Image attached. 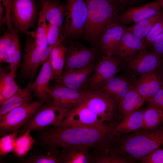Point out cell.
Instances as JSON below:
<instances>
[{"label":"cell","instance_id":"ee69618b","mask_svg":"<svg viewBox=\"0 0 163 163\" xmlns=\"http://www.w3.org/2000/svg\"><path fill=\"white\" fill-rule=\"evenodd\" d=\"M117 6L121 8L125 6L135 0H111Z\"/></svg>","mask_w":163,"mask_h":163},{"label":"cell","instance_id":"f35d334b","mask_svg":"<svg viewBox=\"0 0 163 163\" xmlns=\"http://www.w3.org/2000/svg\"><path fill=\"white\" fill-rule=\"evenodd\" d=\"M163 32V16L154 25L150 31L145 39L146 47L151 46L155 39Z\"/></svg>","mask_w":163,"mask_h":163},{"label":"cell","instance_id":"8d00e7d4","mask_svg":"<svg viewBox=\"0 0 163 163\" xmlns=\"http://www.w3.org/2000/svg\"><path fill=\"white\" fill-rule=\"evenodd\" d=\"M18 133L15 131L3 136L0 140V154L5 156L11 152H13L14 149Z\"/></svg>","mask_w":163,"mask_h":163},{"label":"cell","instance_id":"f6af8a7d","mask_svg":"<svg viewBox=\"0 0 163 163\" xmlns=\"http://www.w3.org/2000/svg\"><path fill=\"white\" fill-rule=\"evenodd\" d=\"M4 6L2 4H0V25L1 29H2L5 24L4 23Z\"/></svg>","mask_w":163,"mask_h":163},{"label":"cell","instance_id":"60d3db41","mask_svg":"<svg viewBox=\"0 0 163 163\" xmlns=\"http://www.w3.org/2000/svg\"><path fill=\"white\" fill-rule=\"evenodd\" d=\"M14 0H3L2 4L5 8V14L4 23L6 24L8 29L10 30L12 28V22L11 16V9Z\"/></svg>","mask_w":163,"mask_h":163},{"label":"cell","instance_id":"bcb514c9","mask_svg":"<svg viewBox=\"0 0 163 163\" xmlns=\"http://www.w3.org/2000/svg\"><path fill=\"white\" fill-rule=\"evenodd\" d=\"M161 6L163 9V0H159Z\"/></svg>","mask_w":163,"mask_h":163},{"label":"cell","instance_id":"5b68a950","mask_svg":"<svg viewBox=\"0 0 163 163\" xmlns=\"http://www.w3.org/2000/svg\"><path fill=\"white\" fill-rule=\"evenodd\" d=\"M64 43L66 46L65 61L63 72L97 64L103 55L98 49L85 46L74 40Z\"/></svg>","mask_w":163,"mask_h":163},{"label":"cell","instance_id":"ab89813d","mask_svg":"<svg viewBox=\"0 0 163 163\" xmlns=\"http://www.w3.org/2000/svg\"><path fill=\"white\" fill-rule=\"evenodd\" d=\"M140 160L142 163H163V149H155Z\"/></svg>","mask_w":163,"mask_h":163},{"label":"cell","instance_id":"83f0119b","mask_svg":"<svg viewBox=\"0 0 163 163\" xmlns=\"http://www.w3.org/2000/svg\"><path fill=\"white\" fill-rule=\"evenodd\" d=\"M16 74L10 71H1L0 105L21 89L16 82Z\"/></svg>","mask_w":163,"mask_h":163},{"label":"cell","instance_id":"5bb4252c","mask_svg":"<svg viewBox=\"0 0 163 163\" xmlns=\"http://www.w3.org/2000/svg\"><path fill=\"white\" fill-rule=\"evenodd\" d=\"M106 122L83 103L77 107L69 110L66 117L57 126L97 127L102 126Z\"/></svg>","mask_w":163,"mask_h":163},{"label":"cell","instance_id":"ac0fdd59","mask_svg":"<svg viewBox=\"0 0 163 163\" xmlns=\"http://www.w3.org/2000/svg\"><path fill=\"white\" fill-rule=\"evenodd\" d=\"M146 48L145 39L138 37L127 30L113 56L117 59L123 65L140 51Z\"/></svg>","mask_w":163,"mask_h":163},{"label":"cell","instance_id":"d6a6232c","mask_svg":"<svg viewBox=\"0 0 163 163\" xmlns=\"http://www.w3.org/2000/svg\"><path fill=\"white\" fill-rule=\"evenodd\" d=\"M30 131L27 130L17 137L13 152L18 158L25 156L32 147L34 140L30 134Z\"/></svg>","mask_w":163,"mask_h":163},{"label":"cell","instance_id":"4fadbf2b","mask_svg":"<svg viewBox=\"0 0 163 163\" xmlns=\"http://www.w3.org/2000/svg\"><path fill=\"white\" fill-rule=\"evenodd\" d=\"M122 66L121 62L113 56L103 55L95 67L88 82V89L91 91L98 88L115 76Z\"/></svg>","mask_w":163,"mask_h":163},{"label":"cell","instance_id":"277c9868","mask_svg":"<svg viewBox=\"0 0 163 163\" xmlns=\"http://www.w3.org/2000/svg\"><path fill=\"white\" fill-rule=\"evenodd\" d=\"M65 15L62 28L64 43L82 37L87 13L85 0H65Z\"/></svg>","mask_w":163,"mask_h":163},{"label":"cell","instance_id":"e0dca14e","mask_svg":"<svg viewBox=\"0 0 163 163\" xmlns=\"http://www.w3.org/2000/svg\"><path fill=\"white\" fill-rule=\"evenodd\" d=\"M97 64L63 72L56 83L74 89L88 90V82Z\"/></svg>","mask_w":163,"mask_h":163},{"label":"cell","instance_id":"484cf974","mask_svg":"<svg viewBox=\"0 0 163 163\" xmlns=\"http://www.w3.org/2000/svg\"><path fill=\"white\" fill-rule=\"evenodd\" d=\"M89 149L79 146L62 148L60 151L61 163H91Z\"/></svg>","mask_w":163,"mask_h":163},{"label":"cell","instance_id":"30bf717a","mask_svg":"<svg viewBox=\"0 0 163 163\" xmlns=\"http://www.w3.org/2000/svg\"><path fill=\"white\" fill-rule=\"evenodd\" d=\"M163 66V58L146 48L138 53L121 68L133 78L159 68Z\"/></svg>","mask_w":163,"mask_h":163},{"label":"cell","instance_id":"d4e9b609","mask_svg":"<svg viewBox=\"0 0 163 163\" xmlns=\"http://www.w3.org/2000/svg\"><path fill=\"white\" fill-rule=\"evenodd\" d=\"M145 110L139 109L125 116L116 128L117 135L131 133L140 129L143 124Z\"/></svg>","mask_w":163,"mask_h":163},{"label":"cell","instance_id":"1f68e13d","mask_svg":"<svg viewBox=\"0 0 163 163\" xmlns=\"http://www.w3.org/2000/svg\"><path fill=\"white\" fill-rule=\"evenodd\" d=\"M13 38L9 51L8 63L10 71L16 74L21 58L20 43L18 32L13 26Z\"/></svg>","mask_w":163,"mask_h":163},{"label":"cell","instance_id":"9a60e30c","mask_svg":"<svg viewBox=\"0 0 163 163\" xmlns=\"http://www.w3.org/2000/svg\"><path fill=\"white\" fill-rule=\"evenodd\" d=\"M136 79L124 72L111 78L94 90L104 92L118 105L129 90L136 86Z\"/></svg>","mask_w":163,"mask_h":163},{"label":"cell","instance_id":"52a82bcc","mask_svg":"<svg viewBox=\"0 0 163 163\" xmlns=\"http://www.w3.org/2000/svg\"><path fill=\"white\" fill-rule=\"evenodd\" d=\"M53 48L37 45L35 39L29 37L26 40L21 65V72L25 78L32 80L39 66L50 57Z\"/></svg>","mask_w":163,"mask_h":163},{"label":"cell","instance_id":"603a6c76","mask_svg":"<svg viewBox=\"0 0 163 163\" xmlns=\"http://www.w3.org/2000/svg\"><path fill=\"white\" fill-rule=\"evenodd\" d=\"M33 82L32 80H30L25 87L0 105V118L15 108L35 101L32 94Z\"/></svg>","mask_w":163,"mask_h":163},{"label":"cell","instance_id":"836d02e7","mask_svg":"<svg viewBox=\"0 0 163 163\" xmlns=\"http://www.w3.org/2000/svg\"><path fill=\"white\" fill-rule=\"evenodd\" d=\"M41 4V10L38 14L35 42L37 45L46 46H48L46 36L48 24L45 17L44 7Z\"/></svg>","mask_w":163,"mask_h":163},{"label":"cell","instance_id":"7402d4cb","mask_svg":"<svg viewBox=\"0 0 163 163\" xmlns=\"http://www.w3.org/2000/svg\"><path fill=\"white\" fill-rule=\"evenodd\" d=\"M42 65L35 81L32 82V88L33 92L35 97L45 103L49 100V84L52 77L49 57Z\"/></svg>","mask_w":163,"mask_h":163},{"label":"cell","instance_id":"f546056e","mask_svg":"<svg viewBox=\"0 0 163 163\" xmlns=\"http://www.w3.org/2000/svg\"><path fill=\"white\" fill-rule=\"evenodd\" d=\"M163 16V11L127 27V30L138 37L145 39L156 23Z\"/></svg>","mask_w":163,"mask_h":163},{"label":"cell","instance_id":"4dcf8cb0","mask_svg":"<svg viewBox=\"0 0 163 163\" xmlns=\"http://www.w3.org/2000/svg\"><path fill=\"white\" fill-rule=\"evenodd\" d=\"M163 123V112L152 105L145 110L143 124L139 130H149L156 129Z\"/></svg>","mask_w":163,"mask_h":163},{"label":"cell","instance_id":"9c48e42d","mask_svg":"<svg viewBox=\"0 0 163 163\" xmlns=\"http://www.w3.org/2000/svg\"><path fill=\"white\" fill-rule=\"evenodd\" d=\"M84 103L104 122L111 121L117 115V103L109 95L101 90H89Z\"/></svg>","mask_w":163,"mask_h":163},{"label":"cell","instance_id":"4316f807","mask_svg":"<svg viewBox=\"0 0 163 163\" xmlns=\"http://www.w3.org/2000/svg\"><path fill=\"white\" fill-rule=\"evenodd\" d=\"M144 101L135 86L129 90L118 104L117 114L123 118L139 109Z\"/></svg>","mask_w":163,"mask_h":163},{"label":"cell","instance_id":"ffe728a7","mask_svg":"<svg viewBox=\"0 0 163 163\" xmlns=\"http://www.w3.org/2000/svg\"><path fill=\"white\" fill-rule=\"evenodd\" d=\"M127 27L118 21L112 24L102 34L98 49L103 55L113 56Z\"/></svg>","mask_w":163,"mask_h":163},{"label":"cell","instance_id":"7a4b0ae2","mask_svg":"<svg viewBox=\"0 0 163 163\" xmlns=\"http://www.w3.org/2000/svg\"><path fill=\"white\" fill-rule=\"evenodd\" d=\"M87 21L82 37L98 49L99 39L105 30L117 22L120 8L111 0H85Z\"/></svg>","mask_w":163,"mask_h":163},{"label":"cell","instance_id":"8fae6325","mask_svg":"<svg viewBox=\"0 0 163 163\" xmlns=\"http://www.w3.org/2000/svg\"><path fill=\"white\" fill-rule=\"evenodd\" d=\"M12 22L16 31L28 33L36 18V7L34 0H14L11 9Z\"/></svg>","mask_w":163,"mask_h":163},{"label":"cell","instance_id":"6da1fadb","mask_svg":"<svg viewBox=\"0 0 163 163\" xmlns=\"http://www.w3.org/2000/svg\"><path fill=\"white\" fill-rule=\"evenodd\" d=\"M118 124L110 121L97 127L54 126L42 133L40 142L49 149H59L72 146L89 149L98 146H113L117 136L115 130Z\"/></svg>","mask_w":163,"mask_h":163},{"label":"cell","instance_id":"d6986e66","mask_svg":"<svg viewBox=\"0 0 163 163\" xmlns=\"http://www.w3.org/2000/svg\"><path fill=\"white\" fill-rule=\"evenodd\" d=\"M161 67L142 75L136 80V86L147 101L163 86V68Z\"/></svg>","mask_w":163,"mask_h":163},{"label":"cell","instance_id":"ba28073f","mask_svg":"<svg viewBox=\"0 0 163 163\" xmlns=\"http://www.w3.org/2000/svg\"><path fill=\"white\" fill-rule=\"evenodd\" d=\"M44 103L38 101L27 103L15 108L0 118L1 133L16 131L29 120L37 110Z\"/></svg>","mask_w":163,"mask_h":163},{"label":"cell","instance_id":"74e56055","mask_svg":"<svg viewBox=\"0 0 163 163\" xmlns=\"http://www.w3.org/2000/svg\"><path fill=\"white\" fill-rule=\"evenodd\" d=\"M46 36L48 46L52 48L63 42L62 30L54 24H48Z\"/></svg>","mask_w":163,"mask_h":163},{"label":"cell","instance_id":"cb8c5ba5","mask_svg":"<svg viewBox=\"0 0 163 163\" xmlns=\"http://www.w3.org/2000/svg\"><path fill=\"white\" fill-rule=\"evenodd\" d=\"M41 4L44 7L46 21L62 30L65 15V3L59 0H44Z\"/></svg>","mask_w":163,"mask_h":163},{"label":"cell","instance_id":"b9f144b4","mask_svg":"<svg viewBox=\"0 0 163 163\" xmlns=\"http://www.w3.org/2000/svg\"><path fill=\"white\" fill-rule=\"evenodd\" d=\"M147 102L163 112V86L161 89Z\"/></svg>","mask_w":163,"mask_h":163},{"label":"cell","instance_id":"2e32d148","mask_svg":"<svg viewBox=\"0 0 163 163\" xmlns=\"http://www.w3.org/2000/svg\"><path fill=\"white\" fill-rule=\"evenodd\" d=\"M163 11L159 0L128 8L120 14L117 21L124 25L136 24Z\"/></svg>","mask_w":163,"mask_h":163},{"label":"cell","instance_id":"d590c367","mask_svg":"<svg viewBox=\"0 0 163 163\" xmlns=\"http://www.w3.org/2000/svg\"><path fill=\"white\" fill-rule=\"evenodd\" d=\"M13 27L8 30L0 38V61L1 63H8L9 51L13 38Z\"/></svg>","mask_w":163,"mask_h":163},{"label":"cell","instance_id":"3957f363","mask_svg":"<svg viewBox=\"0 0 163 163\" xmlns=\"http://www.w3.org/2000/svg\"><path fill=\"white\" fill-rule=\"evenodd\" d=\"M114 147L140 160L153 150L163 147V127L152 130H139L123 137L118 136Z\"/></svg>","mask_w":163,"mask_h":163},{"label":"cell","instance_id":"e575fe53","mask_svg":"<svg viewBox=\"0 0 163 163\" xmlns=\"http://www.w3.org/2000/svg\"><path fill=\"white\" fill-rule=\"evenodd\" d=\"M46 155L33 156L25 161L29 163H61L59 149H51Z\"/></svg>","mask_w":163,"mask_h":163},{"label":"cell","instance_id":"f1b7e54d","mask_svg":"<svg viewBox=\"0 0 163 163\" xmlns=\"http://www.w3.org/2000/svg\"><path fill=\"white\" fill-rule=\"evenodd\" d=\"M66 46L60 42L53 48L49 57L52 72V80L56 81L59 79L62 73L65 61Z\"/></svg>","mask_w":163,"mask_h":163},{"label":"cell","instance_id":"44dd1931","mask_svg":"<svg viewBox=\"0 0 163 163\" xmlns=\"http://www.w3.org/2000/svg\"><path fill=\"white\" fill-rule=\"evenodd\" d=\"M91 163H133L137 160L113 146H101L89 149Z\"/></svg>","mask_w":163,"mask_h":163},{"label":"cell","instance_id":"7c38bea8","mask_svg":"<svg viewBox=\"0 0 163 163\" xmlns=\"http://www.w3.org/2000/svg\"><path fill=\"white\" fill-rule=\"evenodd\" d=\"M89 91L74 89L56 83L50 87L49 100L51 99L60 106L69 110L82 104Z\"/></svg>","mask_w":163,"mask_h":163},{"label":"cell","instance_id":"8992f818","mask_svg":"<svg viewBox=\"0 0 163 163\" xmlns=\"http://www.w3.org/2000/svg\"><path fill=\"white\" fill-rule=\"evenodd\" d=\"M42 105L24 125L23 133L40 130L53 125L58 126L66 117L69 110L58 105L51 99Z\"/></svg>","mask_w":163,"mask_h":163},{"label":"cell","instance_id":"7bdbcfd3","mask_svg":"<svg viewBox=\"0 0 163 163\" xmlns=\"http://www.w3.org/2000/svg\"><path fill=\"white\" fill-rule=\"evenodd\" d=\"M151 47L152 51L163 58V32L155 39Z\"/></svg>","mask_w":163,"mask_h":163}]
</instances>
